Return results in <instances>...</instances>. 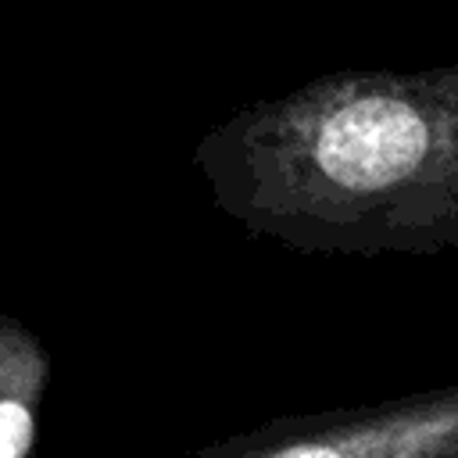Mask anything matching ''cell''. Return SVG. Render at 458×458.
<instances>
[{"label": "cell", "mask_w": 458, "mask_h": 458, "mask_svg": "<svg viewBox=\"0 0 458 458\" xmlns=\"http://www.w3.org/2000/svg\"><path fill=\"white\" fill-rule=\"evenodd\" d=\"M190 165L225 218L290 250H458V61L308 79L215 122Z\"/></svg>", "instance_id": "6da1fadb"}, {"label": "cell", "mask_w": 458, "mask_h": 458, "mask_svg": "<svg viewBox=\"0 0 458 458\" xmlns=\"http://www.w3.org/2000/svg\"><path fill=\"white\" fill-rule=\"evenodd\" d=\"M186 458H458V383L372 404L279 415Z\"/></svg>", "instance_id": "7a4b0ae2"}, {"label": "cell", "mask_w": 458, "mask_h": 458, "mask_svg": "<svg viewBox=\"0 0 458 458\" xmlns=\"http://www.w3.org/2000/svg\"><path fill=\"white\" fill-rule=\"evenodd\" d=\"M50 386V351L14 315L0 311V458H36Z\"/></svg>", "instance_id": "3957f363"}]
</instances>
